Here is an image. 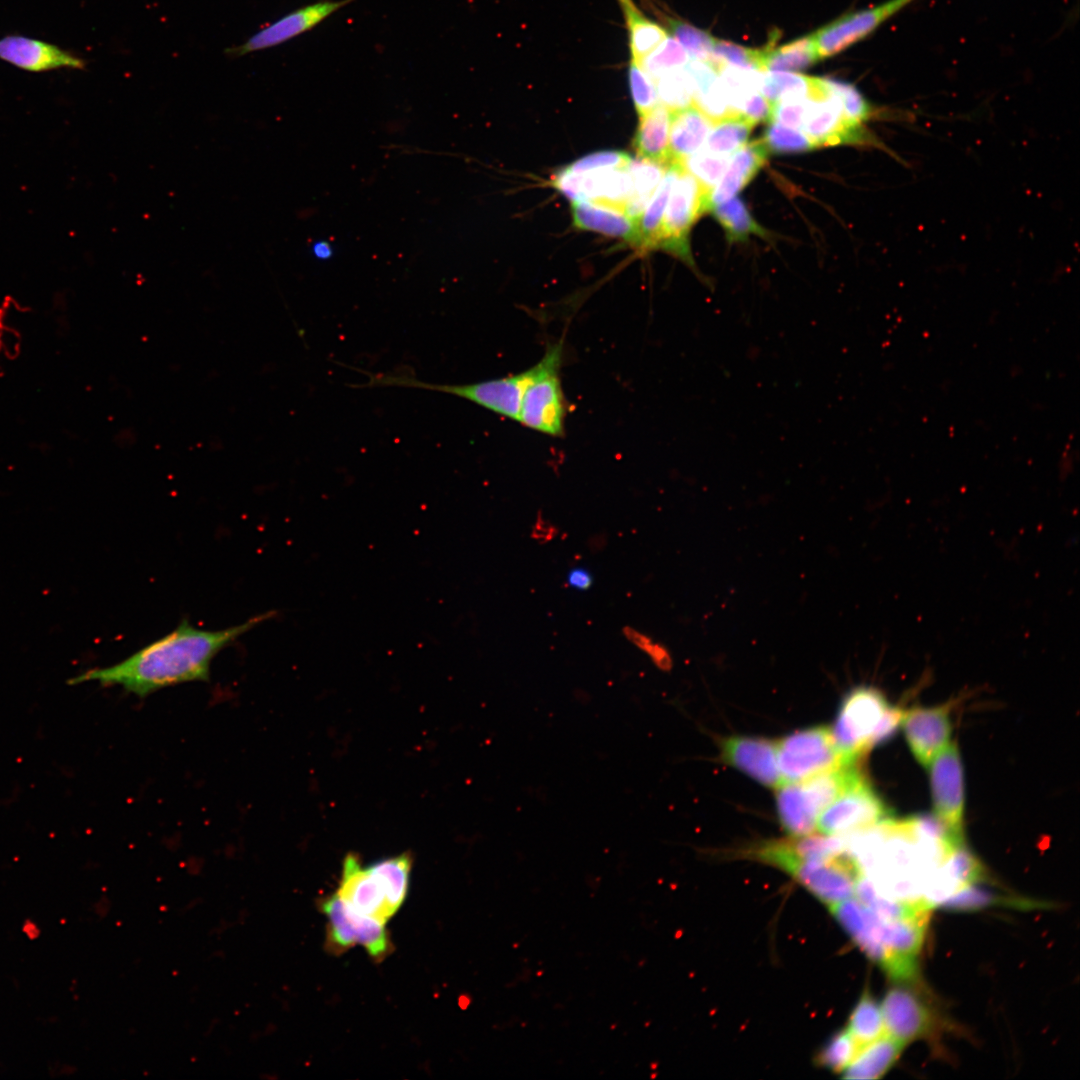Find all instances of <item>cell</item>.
<instances>
[{
  "instance_id": "d6986e66",
  "label": "cell",
  "mask_w": 1080,
  "mask_h": 1080,
  "mask_svg": "<svg viewBox=\"0 0 1080 1080\" xmlns=\"http://www.w3.org/2000/svg\"><path fill=\"white\" fill-rule=\"evenodd\" d=\"M570 210L576 228L620 238L639 248L638 220L625 212L589 201H573Z\"/></svg>"
},
{
  "instance_id": "d4e9b609",
  "label": "cell",
  "mask_w": 1080,
  "mask_h": 1080,
  "mask_svg": "<svg viewBox=\"0 0 1080 1080\" xmlns=\"http://www.w3.org/2000/svg\"><path fill=\"white\" fill-rule=\"evenodd\" d=\"M628 31L631 61L639 63L668 36L665 28L647 18L633 0H617Z\"/></svg>"
},
{
  "instance_id": "2e32d148",
  "label": "cell",
  "mask_w": 1080,
  "mask_h": 1080,
  "mask_svg": "<svg viewBox=\"0 0 1080 1080\" xmlns=\"http://www.w3.org/2000/svg\"><path fill=\"white\" fill-rule=\"evenodd\" d=\"M885 1033L907 1044L934 1031L935 1016L918 994L905 986L891 988L881 1005Z\"/></svg>"
},
{
  "instance_id": "7402d4cb",
  "label": "cell",
  "mask_w": 1080,
  "mask_h": 1080,
  "mask_svg": "<svg viewBox=\"0 0 1080 1080\" xmlns=\"http://www.w3.org/2000/svg\"><path fill=\"white\" fill-rule=\"evenodd\" d=\"M670 111L662 104L639 116L633 148L639 159L670 166Z\"/></svg>"
},
{
  "instance_id": "ee69618b",
  "label": "cell",
  "mask_w": 1080,
  "mask_h": 1080,
  "mask_svg": "<svg viewBox=\"0 0 1080 1080\" xmlns=\"http://www.w3.org/2000/svg\"><path fill=\"white\" fill-rule=\"evenodd\" d=\"M628 83L635 110L642 116L658 105L656 86L652 78L636 62L631 61Z\"/></svg>"
},
{
  "instance_id": "9c48e42d",
  "label": "cell",
  "mask_w": 1080,
  "mask_h": 1080,
  "mask_svg": "<svg viewBox=\"0 0 1080 1080\" xmlns=\"http://www.w3.org/2000/svg\"><path fill=\"white\" fill-rule=\"evenodd\" d=\"M552 185L572 202H594L625 213L632 192L629 165L585 173H574L563 167L553 175Z\"/></svg>"
},
{
  "instance_id": "ba28073f",
  "label": "cell",
  "mask_w": 1080,
  "mask_h": 1080,
  "mask_svg": "<svg viewBox=\"0 0 1080 1080\" xmlns=\"http://www.w3.org/2000/svg\"><path fill=\"white\" fill-rule=\"evenodd\" d=\"M892 817L891 809L865 776L829 804L817 824L822 834L844 835L868 829Z\"/></svg>"
},
{
  "instance_id": "52a82bcc",
  "label": "cell",
  "mask_w": 1080,
  "mask_h": 1080,
  "mask_svg": "<svg viewBox=\"0 0 1080 1080\" xmlns=\"http://www.w3.org/2000/svg\"><path fill=\"white\" fill-rule=\"evenodd\" d=\"M822 79L821 89L808 98L801 126L815 147L878 145L867 128L854 125L845 117L839 96Z\"/></svg>"
},
{
  "instance_id": "d590c367",
  "label": "cell",
  "mask_w": 1080,
  "mask_h": 1080,
  "mask_svg": "<svg viewBox=\"0 0 1080 1080\" xmlns=\"http://www.w3.org/2000/svg\"><path fill=\"white\" fill-rule=\"evenodd\" d=\"M827 85L839 96L845 117L854 125L866 127L874 118L887 113L872 105L853 84L834 78H824Z\"/></svg>"
},
{
  "instance_id": "8d00e7d4",
  "label": "cell",
  "mask_w": 1080,
  "mask_h": 1080,
  "mask_svg": "<svg viewBox=\"0 0 1080 1080\" xmlns=\"http://www.w3.org/2000/svg\"><path fill=\"white\" fill-rule=\"evenodd\" d=\"M654 83L661 104L669 111L693 105L694 86L685 66L663 74Z\"/></svg>"
},
{
  "instance_id": "4316f807",
  "label": "cell",
  "mask_w": 1080,
  "mask_h": 1080,
  "mask_svg": "<svg viewBox=\"0 0 1080 1080\" xmlns=\"http://www.w3.org/2000/svg\"><path fill=\"white\" fill-rule=\"evenodd\" d=\"M819 60L813 35H807L774 48L763 49V71L799 72Z\"/></svg>"
},
{
  "instance_id": "ac0fdd59",
  "label": "cell",
  "mask_w": 1080,
  "mask_h": 1080,
  "mask_svg": "<svg viewBox=\"0 0 1080 1080\" xmlns=\"http://www.w3.org/2000/svg\"><path fill=\"white\" fill-rule=\"evenodd\" d=\"M0 59L29 72L86 67L82 58L56 45L19 35L0 38Z\"/></svg>"
},
{
  "instance_id": "603a6c76",
  "label": "cell",
  "mask_w": 1080,
  "mask_h": 1080,
  "mask_svg": "<svg viewBox=\"0 0 1080 1080\" xmlns=\"http://www.w3.org/2000/svg\"><path fill=\"white\" fill-rule=\"evenodd\" d=\"M906 1044L884 1034L861 1048L842 1071L843 1078L872 1080L882 1077L899 1058Z\"/></svg>"
},
{
  "instance_id": "277c9868",
  "label": "cell",
  "mask_w": 1080,
  "mask_h": 1080,
  "mask_svg": "<svg viewBox=\"0 0 1080 1080\" xmlns=\"http://www.w3.org/2000/svg\"><path fill=\"white\" fill-rule=\"evenodd\" d=\"M777 762L784 782H799L849 762L839 751L831 730L814 726L795 731L777 741Z\"/></svg>"
},
{
  "instance_id": "e0dca14e",
  "label": "cell",
  "mask_w": 1080,
  "mask_h": 1080,
  "mask_svg": "<svg viewBox=\"0 0 1080 1080\" xmlns=\"http://www.w3.org/2000/svg\"><path fill=\"white\" fill-rule=\"evenodd\" d=\"M336 894L356 913L384 924L394 914L371 866L363 867L358 857L353 854L344 859L342 878Z\"/></svg>"
},
{
  "instance_id": "5b68a950",
  "label": "cell",
  "mask_w": 1080,
  "mask_h": 1080,
  "mask_svg": "<svg viewBox=\"0 0 1080 1080\" xmlns=\"http://www.w3.org/2000/svg\"><path fill=\"white\" fill-rule=\"evenodd\" d=\"M889 703L877 688L856 686L843 698L831 734L835 745L851 763L870 751L869 741Z\"/></svg>"
},
{
  "instance_id": "4fadbf2b",
  "label": "cell",
  "mask_w": 1080,
  "mask_h": 1080,
  "mask_svg": "<svg viewBox=\"0 0 1080 1080\" xmlns=\"http://www.w3.org/2000/svg\"><path fill=\"white\" fill-rule=\"evenodd\" d=\"M323 911L329 919L330 942L336 949L344 950L360 944L374 958H382L387 952L384 923L356 913L337 894L323 903Z\"/></svg>"
},
{
  "instance_id": "7bdbcfd3",
  "label": "cell",
  "mask_w": 1080,
  "mask_h": 1080,
  "mask_svg": "<svg viewBox=\"0 0 1080 1080\" xmlns=\"http://www.w3.org/2000/svg\"><path fill=\"white\" fill-rule=\"evenodd\" d=\"M728 161V156L700 150L688 156L681 165L698 180L705 190L711 193L725 172Z\"/></svg>"
},
{
  "instance_id": "6da1fadb",
  "label": "cell",
  "mask_w": 1080,
  "mask_h": 1080,
  "mask_svg": "<svg viewBox=\"0 0 1080 1080\" xmlns=\"http://www.w3.org/2000/svg\"><path fill=\"white\" fill-rule=\"evenodd\" d=\"M274 615V611H268L220 630L198 628L183 619L170 633L124 660L111 666L87 670L71 678L68 683L97 682L101 686H119L128 693L146 697L166 687L208 681L215 656Z\"/></svg>"
},
{
  "instance_id": "681fc988",
  "label": "cell",
  "mask_w": 1080,
  "mask_h": 1080,
  "mask_svg": "<svg viewBox=\"0 0 1080 1080\" xmlns=\"http://www.w3.org/2000/svg\"><path fill=\"white\" fill-rule=\"evenodd\" d=\"M772 103L760 92H756L741 107L739 114L748 118L755 125L761 121H769Z\"/></svg>"
},
{
  "instance_id": "9a60e30c",
  "label": "cell",
  "mask_w": 1080,
  "mask_h": 1080,
  "mask_svg": "<svg viewBox=\"0 0 1080 1080\" xmlns=\"http://www.w3.org/2000/svg\"><path fill=\"white\" fill-rule=\"evenodd\" d=\"M720 758L726 764L769 788L783 781L777 762V742L755 736H730L720 742Z\"/></svg>"
},
{
  "instance_id": "1f68e13d",
  "label": "cell",
  "mask_w": 1080,
  "mask_h": 1080,
  "mask_svg": "<svg viewBox=\"0 0 1080 1080\" xmlns=\"http://www.w3.org/2000/svg\"><path fill=\"white\" fill-rule=\"evenodd\" d=\"M755 124L748 118L729 115L712 124L706 137L707 151L728 156L746 144Z\"/></svg>"
},
{
  "instance_id": "cb8c5ba5",
  "label": "cell",
  "mask_w": 1080,
  "mask_h": 1080,
  "mask_svg": "<svg viewBox=\"0 0 1080 1080\" xmlns=\"http://www.w3.org/2000/svg\"><path fill=\"white\" fill-rule=\"evenodd\" d=\"M776 809L781 826L792 837L811 834L817 824L819 814L798 782H784L777 787Z\"/></svg>"
},
{
  "instance_id": "f1b7e54d",
  "label": "cell",
  "mask_w": 1080,
  "mask_h": 1080,
  "mask_svg": "<svg viewBox=\"0 0 1080 1080\" xmlns=\"http://www.w3.org/2000/svg\"><path fill=\"white\" fill-rule=\"evenodd\" d=\"M709 211L722 226L730 242L746 241L750 235H767L766 230L755 221L745 203L738 197L715 205Z\"/></svg>"
},
{
  "instance_id": "d6a6232c",
  "label": "cell",
  "mask_w": 1080,
  "mask_h": 1080,
  "mask_svg": "<svg viewBox=\"0 0 1080 1080\" xmlns=\"http://www.w3.org/2000/svg\"><path fill=\"white\" fill-rule=\"evenodd\" d=\"M411 864V857L408 854H401L370 865L394 913L406 897Z\"/></svg>"
},
{
  "instance_id": "7dc6e473",
  "label": "cell",
  "mask_w": 1080,
  "mask_h": 1080,
  "mask_svg": "<svg viewBox=\"0 0 1080 1080\" xmlns=\"http://www.w3.org/2000/svg\"><path fill=\"white\" fill-rule=\"evenodd\" d=\"M904 712L905 710L898 706L888 705L871 735L869 741L870 750L876 745L886 742L896 733L898 727L901 726Z\"/></svg>"
},
{
  "instance_id": "bcb514c9",
  "label": "cell",
  "mask_w": 1080,
  "mask_h": 1080,
  "mask_svg": "<svg viewBox=\"0 0 1080 1080\" xmlns=\"http://www.w3.org/2000/svg\"><path fill=\"white\" fill-rule=\"evenodd\" d=\"M808 98L793 97L772 103L768 122H775L790 128H801Z\"/></svg>"
},
{
  "instance_id": "30bf717a",
  "label": "cell",
  "mask_w": 1080,
  "mask_h": 1080,
  "mask_svg": "<svg viewBox=\"0 0 1080 1080\" xmlns=\"http://www.w3.org/2000/svg\"><path fill=\"white\" fill-rule=\"evenodd\" d=\"M928 768L935 815L963 838L964 773L958 746L949 743Z\"/></svg>"
},
{
  "instance_id": "83f0119b",
  "label": "cell",
  "mask_w": 1080,
  "mask_h": 1080,
  "mask_svg": "<svg viewBox=\"0 0 1080 1080\" xmlns=\"http://www.w3.org/2000/svg\"><path fill=\"white\" fill-rule=\"evenodd\" d=\"M667 167L648 160H631L632 192L626 214L638 220L661 182Z\"/></svg>"
},
{
  "instance_id": "e575fe53",
  "label": "cell",
  "mask_w": 1080,
  "mask_h": 1080,
  "mask_svg": "<svg viewBox=\"0 0 1080 1080\" xmlns=\"http://www.w3.org/2000/svg\"><path fill=\"white\" fill-rule=\"evenodd\" d=\"M1039 902L1024 899L1007 898L969 885L950 895L937 906L953 911H975L991 906L1035 907Z\"/></svg>"
},
{
  "instance_id": "f907efd6",
  "label": "cell",
  "mask_w": 1080,
  "mask_h": 1080,
  "mask_svg": "<svg viewBox=\"0 0 1080 1080\" xmlns=\"http://www.w3.org/2000/svg\"><path fill=\"white\" fill-rule=\"evenodd\" d=\"M567 584L579 591L588 590L593 584V577L584 567H574L568 572Z\"/></svg>"
},
{
  "instance_id": "f546056e",
  "label": "cell",
  "mask_w": 1080,
  "mask_h": 1080,
  "mask_svg": "<svg viewBox=\"0 0 1080 1080\" xmlns=\"http://www.w3.org/2000/svg\"><path fill=\"white\" fill-rule=\"evenodd\" d=\"M821 84V78L796 72L763 71L759 91L771 103L785 98L813 95Z\"/></svg>"
},
{
  "instance_id": "ab89813d",
  "label": "cell",
  "mask_w": 1080,
  "mask_h": 1080,
  "mask_svg": "<svg viewBox=\"0 0 1080 1080\" xmlns=\"http://www.w3.org/2000/svg\"><path fill=\"white\" fill-rule=\"evenodd\" d=\"M688 58L684 48L673 37L667 36L638 64L655 81L665 73L683 68Z\"/></svg>"
},
{
  "instance_id": "484cf974",
  "label": "cell",
  "mask_w": 1080,
  "mask_h": 1080,
  "mask_svg": "<svg viewBox=\"0 0 1080 1080\" xmlns=\"http://www.w3.org/2000/svg\"><path fill=\"white\" fill-rule=\"evenodd\" d=\"M678 166L679 164H672L667 167L661 182L638 219L640 249H657L665 209Z\"/></svg>"
},
{
  "instance_id": "4dcf8cb0",
  "label": "cell",
  "mask_w": 1080,
  "mask_h": 1080,
  "mask_svg": "<svg viewBox=\"0 0 1080 1080\" xmlns=\"http://www.w3.org/2000/svg\"><path fill=\"white\" fill-rule=\"evenodd\" d=\"M846 1029L859 1050L885 1034L881 1006L868 991H864L859 998L849 1016Z\"/></svg>"
},
{
  "instance_id": "8fae6325",
  "label": "cell",
  "mask_w": 1080,
  "mask_h": 1080,
  "mask_svg": "<svg viewBox=\"0 0 1080 1080\" xmlns=\"http://www.w3.org/2000/svg\"><path fill=\"white\" fill-rule=\"evenodd\" d=\"M915 0H887L877 6L843 15L814 32L819 59L834 56L864 39L883 22Z\"/></svg>"
},
{
  "instance_id": "3957f363",
  "label": "cell",
  "mask_w": 1080,
  "mask_h": 1080,
  "mask_svg": "<svg viewBox=\"0 0 1080 1080\" xmlns=\"http://www.w3.org/2000/svg\"><path fill=\"white\" fill-rule=\"evenodd\" d=\"M562 357V342L546 347L539 361L540 371L523 396L517 421L527 428L553 437L564 435L567 412L559 376Z\"/></svg>"
},
{
  "instance_id": "8992f818",
  "label": "cell",
  "mask_w": 1080,
  "mask_h": 1080,
  "mask_svg": "<svg viewBox=\"0 0 1080 1080\" xmlns=\"http://www.w3.org/2000/svg\"><path fill=\"white\" fill-rule=\"evenodd\" d=\"M710 192L698 180L678 166L665 209L657 248H662L690 265L693 260L688 235L697 219L708 211Z\"/></svg>"
},
{
  "instance_id": "836d02e7",
  "label": "cell",
  "mask_w": 1080,
  "mask_h": 1080,
  "mask_svg": "<svg viewBox=\"0 0 1080 1080\" xmlns=\"http://www.w3.org/2000/svg\"><path fill=\"white\" fill-rule=\"evenodd\" d=\"M939 871L955 892L985 878L982 863L964 843L948 855L939 866Z\"/></svg>"
},
{
  "instance_id": "f6af8a7d",
  "label": "cell",
  "mask_w": 1080,
  "mask_h": 1080,
  "mask_svg": "<svg viewBox=\"0 0 1080 1080\" xmlns=\"http://www.w3.org/2000/svg\"><path fill=\"white\" fill-rule=\"evenodd\" d=\"M631 156L619 150H602L587 154L569 165L565 166L574 173H585L596 170L613 169L628 166Z\"/></svg>"
},
{
  "instance_id": "7c38bea8",
  "label": "cell",
  "mask_w": 1080,
  "mask_h": 1080,
  "mask_svg": "<svg viewBox=\"0 0 1080 1080\" xmlns=\"http://www.w3.org/2000/svg\"><path fill=\"white\" fill-rule=\"evenodd\" d=\"M354 1L356 0H319L297 8L263 27L243 44L228 48L226 54L239 57L281 45L313 29Z\"/></svg>"
},
{
  "instance_id": "816d5d0a",
  "label": "cell",
  "mask_w": 1080,
  "mask_h": 1080,
  "mask_svg": "<svg viewBox=\"0 0 1080 1080\" xmlns=\"http://www.w3.org/2000/svg\"><path fill=\"white\" fill-rule=\"evenodd\" d=\"M311 254L320 261H327L334 255L333 246L326 240H319L310 247Z\"/></svg>"
},
{
  "instance_id": "c3c4849f",
  "label": "cell",
  "mask_w": 1080,
  "mask_h": 1080,
  "mask_svg": "<svg viewBox=\"0 0 1080 1080\" xmlns=\"http://www.w3.org/2000/svg\"><path fill=\"white\" fill-rule=\"evenodd\" d=\"M623 633L630 642L648 653L660 668L665 669L670 665L665 650L658 644H654L650 638L628 626L623 629Z\"/></svg>"
},
{
  "instance_id": "f35d334b",
  "label": "cell",
  "mask_w": 1080,
  "mask_h": 1080,
  "mask_svg": "<svg viewBox=\"0 0 1080 1080\" xmlns=\"http://www.w3.org/2000/svg\"><path fill=\"white\" fill-rule=\"evenodd\" d=\"M665 23L675 40L684 48L692 60L708 62L716 38L681 19L664 15Z\"/></svg>"
},
{
  "instance_id": "44dd1931",
  "label": "cell",
  "mask_w": 1080,
  "mask_h": 1080,
  "mask_svg": "<svg viewBox=\"0 0 1080 1080\" xmlns=\"http://www.w3.org/2000/svg\"><path fill=\"white\" fill-rule=\"evenodd\" d=\"M713 122L696 106L670 111V165L679 164L702 146Z\"/></svg>"
},
{
  "instance_id": "ffe728a7",
  "label": "cell",
  "mask_w": 1080,
  "mask_h": 1080,
  "mask_svg": "<svg viewBox=\"0 0 1080 1080\" xmlns=\"http://www.w3.org/2000/svg\"><path fill=\"white\" fill-rule=\"evenodd\" d=\"M768 153L761 139L739 148L709 195L708 211L737 195L766 164Z\"/></svg>"
},
{
  "instance_id": "7a4b0ae2",
  "label": "cell",
  "mask_w": 1080,
  "mask_h": 1080,
  "mask_svg": "<svg viewBox=\"0 0 1080 1080\" xmlns=\"http://www.w3.org/2000/svg\"><path fill=\"white\" fill-rule=\"evenodd\" d=\"M747 856L783 870L828 907L852 898L863 874L849 849L827 860H805L792 854L782 839L750 848Z\"/></svg>"
},
{
  "instance_id": "60d3db41",
  "label": "cell",
  "mask_w": 1080,
  "mask_h": 1080,
  "mask_svg": "<svg viewBox=\"0 0 1080 1080\" xmlns=\"http://www.w3.org/2000/svg\"><path fill=\"white\" fill-rule=\"evenodd\" d=\"M858 1046L852 1035L845 1028L834 1034L817 1053L815 1062L818 1066L833 1072H842L853 1060Z\"/></svg>"
},
{
  "instance_id": "b9f144b4",
  "label": "cell",
  "mask_w": 1080,
  "mask_h": 1080,
  "mask_svg": "<svg viewBox=\"0 0 1080 1080\" xmlns=\"http://www.w3.org/2000/svg\"><path fill=\"white\" fill-rule=\"evenodd\" d=\"M761 140L768 152L776 154L801 153L816 148L805 133L775 122H769Z\"/></svg>"
},
{
  "instance_id": "74e56055",
  "label": "cell",
  "mask_w": 1080,
  "mask_h": 1080,
  "mask_svg": "<svg viewBox=\"0 0 1080 1080\" xmlns=\"http://www.w3.org/2000/svg\"><path fill=\"white\" fill-rule=\"evenodd\" d=\"M708 63L717 72L724 66L763 71V49L716 39Z\"/></svg>"
},
{
  "instance_id": "5bb4252c",
  "label": "cell",
  "mask_w": 1080,
  "mask_h": 1080,
  "mask_svg": "<svg viewBox=\"0 0 1080 1080\" xmlns=\"http://www.w3.org/2000/svg\"><path fill=\"white\" fill-rule=\"evenodd\" d=\"M951 704L933 707H913L905 710L901 726L914 758L923 767L950 743L952 723Z\"/></svg>"
}]
</instances>
